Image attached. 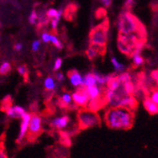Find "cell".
Returning a JSON list of instances; mask_svg holds the SVG:
<instances>
[{
    "label": "cell",
    "instance_id": "3957f363",
    "mask_svg": "<svg viewBox=\"0 0 158 158\" xmlns=\"http://www.w3.org/2000/svg\"><path fill=\"white\" fill-rule=\"evenodd\" d=\"M108 30H109V19L104 18L103 21L92 28L89 34L90 44L106 46L108 42Z\"/></svg>",
    "mask_w": 158,
    "mask_h": 158
},
{
    "label": "cell",
    "instance_id": "f546056e",
    "mask_svg": "<svg viewBox=\"0 0 158 158\" xmlns=\"http://www.w3.org/2000/svg\"><path fill=\"white\" fill-rule=\"evenodd\" d=\"M32 47V51L33 52H37L39 49H40V46H41V43H40V41H34L33 43H32V45H31Z\"/></svg>",
    "mask_w": 158,
    "mask_h": 158
},
{
    "label": "cell",
    "instance_id": "ba28073f",
    "mask_svg": "<svg viewBox=\"0 0 158 158\" xmlns=\"http://www.w3.org/2000/svg\"><path fill=\"white\" fill-rule=\"evenodd\" d=\"M70 123H71L70 117L68 115H64V116L54 118L50 122V126L58 131H64L69 126Z\"/></svg>",
    "mask_w": 158,
    "mask_h": 158
},
{
    "label": "cell",
    "instance_id": "6da1fadb",
    "mask_svg": "<svg viewBox=\"0 0 158 158\" xmlns=\"http://www.w3.org/2000/svg\"><path fill=\"white\" fill-rule=\"evenodd\" d=\"M104 121L106 125L112 129L127 130L133 124L134 112L126 107L110 106L105 112Z\"/></svg>",
    "mask_w": 158,
    "mask_h": 158
},
{
    "label": "cell",
    "instance_id": "d6986e66",
    "mask_svg": "<svg viewBox=\"0 0 158 158\" xmlns=\"http://www.w3.org/2000/svg\"><path fill=\"white\" fill-rule=\"evenodd\" d=\"M63 14V10H55V9H49L47 12H46V15L47 17L48 18V20L50 21L51 19L53 18H60L61 19V16Z\"/></svg>",
    "mask_w": 158,
    "mask_h": 158
},
{
    "label": "cell",
    "instance_id": "e0dca14e",
    "mask_svg": "<svg viewBox=\"0 0 158 158\" xmlns=\"http://www.w3.org/2000/svg\"><path fill=\"white\" fill-rule=\"evenodd\" d=\"M56 89V84L54 82V79L51 76H48L45 80V89L47 92H52Z\"/></svg>",
    "mask_w": 158,
    "mask_h": 158
},
{
    "label": "cell",
    "instance_id": "8fae6325",
    "mask_svg": "<svg viewBox=\"0 0 158 158\" xmlns=\"http://www.w3.org/2000/svg\"><path fill=\"white\" fill-rule=\"evenodd\" d=\"M68 78L71 82V84L75 87H80L83 85V76L80 74L77 70H71L67 73Z\"/></svg>",
    "mask_w": 158,
    "mask_h": 158
},
{
    "label": "cell",
    "instance_id": "30bf717a",
    "mask_svg": "<svg viewBox=\"0 0 158 158\" xmlns=\"http://www.w3.org/2000/svg\"><path fill=\"white\" fill-rule=\"evenodd\" d=\"M5 112H6V114H7V116L9 118H15V120L17 118V120H18V118H21L27 111H26V109L24 107H22L20 106H12L11 105V106H9L5 110Z\"/></svg>",
    "mask_w": 158,
    "mask_h": 158
},
{
    "label": "cell",
    "instance_id": "7a4b0ae2",
    "mask_svg": "<svg viewBox=\"0 0 158 158\" xmlns=\"http://www.w3.org/2000/svg\"><path fill=\"white\" fill-rule=\"evenodd\" d=\"M117 29L118 33L122 34H132L138 33L147 35V30L145 26L140 22L135 15L128 10L122 11L117 18Z\"/></svg>",
    "mask_w": 158,
    "mask_h": 158
},
{
    "label": "cell",
    "instance_id": "8992f818",
    "mask_svg": "<svg viewBox=\"0 0 158 158\" xmlns=\"http://www.w3.org/2000/svg\"><path fill=\"white\" fill-rule=\"evenodd\" d=\"M73 104L77 106H80L83 108H86L88 102H89V96L86 92L85 87L80 86L78 87V89L71 95Z\"/></svg>",
    "mask_w": 158,
    "mask_h": 158
},
{
    "label": "cell",
    "instance_id": "484cf974",
    "mask_svg": "<svg viewBox=\"0 0 158 158\" xmlns=\"http://www.w3.org/2000/svg\"><path fill=\"white\" fill-rule=\"evenodd\" d=\"M150 78L151 79L152 81H154V83H158V71L157 70H153L151 72L150 74Z\"/></svg>",
    "mask_w": 158,
    "mask_h": 158
},
{
    "label": "cell",
    "instance_id": "1f68e13d",
    "mask_svg": "<svg viewBox=\"0 0 158 158\" xmlns=\"http://www.w3.org/2000/svg\"><path fill=\"white\" fill-rule=\"evenodd\" d=\"M112 1H113V0H101V2L103 4V6L105 8H109L111 6V4H112Z\"/></svg>",
    "mask_w": 158,
    "mask_h": 158
},
{
    "label": "cell",
    "instance_id": "7402d4cb",
    "mask_svg": "<svg viewBox=\"0 0 158 158\" xmlns=\"http://www.w3.org/2000/svg\"><path fill=\"white\" fill-rule=\"evenodd\" d=\"M111 61H112V63H113V65H114L115 71H117V72H121V71L124 70V65H123V64H120V62H118V61H117V59H116L115 57H112Z\"/></svg>",
    "mask_w": 158,
    "mask_h": 158
},
{
    "label": "cell",
    "instance_id": "f1b7e54d",
    "mask_svg": "<svg viewBox=\"0 0 158 158\" xmlns=\"http://www.w3.org/2000/svg\"><path fill=\"white\" fill-rule=\"evenodd\" d=\"M62 63H63L62 58L58 57V58L56 59L55 63H54V71H58L59 69H60V68H61V66H62Z\"/></svg>",
    "mask_w": 158,
    "mask_h": 158
},
{
    "label": "cell",
    "instance_id": "4fadbf2b",
    "mask_svg": "<svg viewBox=\"0 0 158 158\" xmlns=\"http://www.w3.org/2000/svg\"><path fill=\"white\" fill-rule=\"evenodd\" d=\"M143 106L151 115H156L158 113V104L153 103L149 96L143 99Z\"/></svg>",
    "mask_w": 158,
    "mask_h": 158
},
{
    "label": "cell",
    "instance_id": "4316f807",
    "mask_svg": "<svg viewBox=\"0 0 158 158\" xmlns=\"http://www.w3.org/2000/svg\"><path fill=\"white\" fill-rule=\"evenodd\" d=\"M41 38H42V41H43L44 43H46V44H47V43H49V42H50V33L45 31V32L42 33Z\"/></svg>",
    "mask_w": 158,
    "mask_h": 158
},
{
    "label": "cell",
    "instance_id": "ffe728a7",
    "mask_svg": "<svg viewBox=\"0 0 158 158\" xmlns=\"http://www.w3.org/2000/svg\"><path fill=\"white\" fill-rule=\"evenodd\" d=\"M11 71V65L10 62H4L0 66V74L7 75Z\"/></svg>",
    "mask_w": 158,
    "mask_h": 158
},
{
    "label": "cell",
    "instance_id": "4dcf8cb0",
    "mask_svg": "<svg viewBox=\"0 0 158 158\" xmlns=\"http://www.w3.org/2000/svg\"><path fill=\"white\" fill-rule=\"evenodd\" d=\"M96 15L97 18H102V17H105L106 16V10L104 9H100V10H97V11L96 12Z\"/></svg>",
    "mask_w": 158,
    "mask_h": 158
},
{
    "label": "cell",
    "instance_id": "ac0fdd59",
    "mask_svg": "<svg viewBox=\"0 0 158 158\" xmlns=\"http://www.w3.org/2000/svg\"><path fill=\"white\" fill-rule=\"evenodd\" d=\"M60 135H61V141L63 143V145L66 146V147H69L71 146V137H70V134L68 132H65V130L64 131H60Z\"/></svg>",
    "mask_w": 158,
    "mask_h": 158
},
{
    "label": "cell",
    "instance_id": "cb8c5ba5",
    "mask_svg": "<svg viewBox=\"0 0 158 158\" xmlns=\"http://www.w3.org/2000/svg\"><path fill=\"white\" fill-rule=\"evenodd\" d=\"M29 23L31 25H36L37 24V22H38V13H37L36 10H32V12L29 15Z\"/></svg>",
    "mask_w": 158,
    "mask_h": 158
},
{
    "label": "cell",
    "instance_id": "d6a6232c",
    "mask_svg": "<svg viewBox=\"0 0 158 158\" xmlns=\"http://www.w3.org/2000/svg\"><path fill=\"white\" fill-rule=\"evenodd\" d=\"M56 79L59 81V82H62V81H64V79H65V77H64V74L62 73H58L57 74H56Z\"/></svg>",
    "mask_w": 158,
    "mask_h": 158
},
{
    "label": "cell",
    "instance_id": "836d02e7",
    "mask_svg": "<svg viewBox=\"0 0 158 158\" xmlns=\"http://www.w3.org/2000/svg\"><path fill=\"white\" fill-rule=\"evenodd\" d=\"M21 49H22V44H16L14 45V50L15 51H21Z\"/></svg>",
    "mask_w": 158,
    "mask_h": 158
},
{
    "label": "cell",
    "instance_id": "9c48e42d",
    "mask_svg": "<svg viewBox=\"0 0 158 158\" xmlns=\"http://www.w3.org/2000/svg\"><path fill=\"white\" fill-rule=\"evenodd\" d=\"M105 53H106V46L94 44H90L89 47L86 50V56L90 60H93V59L97 58L100 56H104Z\"/></svg>",
    "mask_w": 158,
    "mask_h": 158
},
{
    "label": "cell",
    "instance_id": "d4e9b609",
    "mask_svg": "<svg viewBox=\"0 0 158 158\" xmlns=\"http://www.w3.org/2000/svg\"><path fill=\"white\" fill-rule=\"evenodd\" d=\"M11 106V97L10 96H7L5 99H3L2 101V109L3 110H6L9 106Z\"/></svg>",
    "mask_w": 158,
    "mask_h": 158
},
{
    "label": "cell",
    "instance_id": "7c38bea8",
    "mask_svg": "<svg viewBox=\"0 0 158 158\" xmlns=\"http://www.w3.org/2000/svg\"><path fill=\"white\" fill-rule=\"evenodd\" d=\"M58 105L60 106V107L68 109L71 108L72 106H75L72 101V97L69 93H64L60 98L58 99Z\"/></svg>",
    "mask_w": 158,
    "mask_h": 158
},
{
    "label": "cell",
    "instance_id": "83f0119b",
    "mask_svg": "<svg viewBox=\"0 0 158 158\" xmlns=\"http://www.w3.org/2000/svg\"><path fill=\"white\" fill-rule=\"evenodd\" d=\"M134 5V0H125V4H124V9L125 10H131Z\"/></svg>",
    "mask_w": 158,
    "mask_h": 158
},
{
    "label": "cell",
    "instance_id": "5bb4252c",
    "mask_svg": "<svg viewBox=\"0 0 158 158\" xmlns=\"http://www.w3.org/2000/svg\"><path fill=\"white\" fill-rule=\"evenodd\" d=\"M77 10H78L77 4L71 3L65 9V10H63V14L67 21H72L77 14Z\"/></svg>",
    "mask_w": 158,
    "mask_h": 158
},
{
    "label": "cell",
    "instance_id": "9a60e30c",
    "mask_svg": "<svg viewBox=\"0 0 158 158\" xmlns=\"http://www.w3.org/2000/svg\"><path fill=\"white\" fill-rule=\"evenodd\" d=\"M133 67L134 68H137V67H139L141 65L144 64L145 62V59L144 57L142 56V55L140 54V52H136L135 54L133 55Z\"/></svg>",
    "mask_w": 158,
    "mask_h": 158
},
{
    "label": "cell",
    "instance_id": "52a82bcc",
    "mask_svg": "<svg viewBox=\"0 0 158 158\" xmlns=\"http://www.w3.org/2000/svg\"><path fill=\"white\" fill-rule=\"evenodd\" d=\"M31 113L26 112L24 116L21 118V124H20V130H19V134L17 136V142L21 143L25 138L27 137L28 131H29V124L30 121Z\"/></svg>",
    "mask_w": 158,
    "mask_h": 158
},
{
    "label": "cell",
    "instance_id": "2e32d148",
    "mask_svg": "<svg viewBox=\"0 0 158 158\" xmlns=\"http://www.w3.org/2000/svg\"><path fill=\"white\" fill-rule=\"evenodd\" d=\"M93 85H97V81L96 78L94 76V73H87L84 78L83 79V85L84 87H89V86H93Z\"/></svg>",
    "mask_w": 158,
    "mask_h": 158
},
{
    "label": "cell",
    "instance_id": "44dd1931",
    "mask_svg": "<svg viewBox=\"0 0 158 158\" xmlns=\"http://www.w3.org/2000/svg\"><path fill=\"white\" fill-rule=\"evenodd\" d=\"M50 42L55 45V47L56 48H58V49H62L63 48V44H62V43L59 41V39H58V37L55 35V34H50Z\"/></svg>",
    "mask_w": 158,
    "mask_h": 158
},
{
    "label": "cell",
    "instance_id": "603a6c76",
    "mask_svg": "<svg viewBox=\"0 0 158 158\" xmlns=\"http://www.w3.org/2000/svg\"><path fill=\"white\" fill-rule=\"evenodd\" d=\"M17 71H18V73H20L22 76H24V78H25V77L28 78V76H29V70H28V67H27L26 65H21V66H19V67L17 68Z\"/></svg>",
    "mask_w": 158,
    "mask_h": 158
},
{
    "label": "cell",
    "instance_id": "277c9868",
    "mask_svg": "<svg viewBox=\"0 0 158 158\" xmlns=\"http://www.w3.org/2000/svg\"><path fill=\"white\" fill-rule=\"evenodd\" d=\"M78 125L80 129H88L101 124V117L97 111L88 108L81 109L78 112Z\"/></svg>",
    "mask_w": 158,
    "mask_h": 158
},
{
    "label": "cell",
    "instance_id": "5b68a950",
    "mask_svg": "<svg viewBox=\"0 0 158 158\" xmlns=\"http://www.w3.org/2000/svg\"><path fill=\"white\" fill-rule=\"evenodd\" d=\"M42 132H43V118H42V117L36 113L31 114L27 137H29V140H34Z\"/></svg>",
    "mask_w": 158,
    "mask_h": 158
},
{
    "label": "cell",
    "instance_id": "e575fe53",
    "mask_svg": "<svg viewBox=\"0 0 158 158\" xmlns=\"http://www.w3.org/2000/svg\"><path fill=\"white\" fill-rule=\"evenodd\" d=\"M0 158H7L6 155H5V153L3 152H1V151H0Z\"/></svg>",
    "mask_w": 158,
    "mask_h": 158
}]
</instances>
